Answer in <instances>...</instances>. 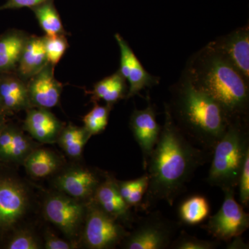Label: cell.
<instances>
[{"mask_svg":"<svg viewBox=\"0 0 249 249\" xmlns=\"http://www.w3.org/2000/svg\"><path fill=\"white\" fill-rule=\"evenodd\" d=\"M209 152L187 138L165 104L164 124L147 162L149 185L141 209L147 211L161 201L173 206L196 170L207 161Z\"/></svg>","mask_w":249,"mask_h":249,"instance_id":"6da1fadb","label":"cell"},{"mask_svg":"<svg viewBox=\"0 0 249 249\" xmlns=\"http://www.w3.org/2000/svg\"><path fill=\"white\" fill-rule=\"evenodd\" d=\"M183 77L212 98L229 123L248 121L249 82L211 43L191 57Z\"/></svg>","mask_w":249,"mask_h":249,"instance_id":"7a4b0ae2","label":"cell"},{"mask_svg":"<svg viewBox=\"0 0 249 249\" xmlns=\"http://www.w3.org/2000/svg\"><path fill=\"white\" fill-rule=\"evenodd\" d=\"M171 95L166 106L174 122L193 143L212 152L230 124L222 108L183 76Z\"/></svg>","mask_w":249,"mask_h":249,"instance_id":"3957f363","label":"cell"},{"mask_svg":"<svg viewBox=\"0 0 249 249\" xmlns=\"http://www.w3.org/2000/svg\"><path fill=\"white\" fill-rule=\"evenodd\" d=\"M206 181L223 191L235 190L247 156L249 155L248 121H234L213 149Z\"/></svg>","mask_w":249,"mask_h":249,"instance_id":"277c9868","label":"cell"},{"mask_svg":"<svg viewBox=\"0 0 249 249\" xmlns=\"http://www.w3.org/2000/svg\"><path fill=\"white\" fill-rule=\"evenodd\" d=\"M179 224L170 220L159 211L140 218L137 227L122 241L125 249H169L179 229Z\"/></svg>","mask_w":249,"mask_h":249,"instance_id":"5b68a950","label":"cell"},{"mask_svg":"<svg viewBox=\"0 0 249 249\" xmlns=\"http://www.w3.org/2000/svg\"><path fill=\"white\" fill-rule=\"evenodd\" d=\"M224 199L218 212L209 218L204 229L216 240L230 242L249 229V215L236 201L235 190L223 191Z\"/></svg>","mask_w":249,"mask_h":249,"instance_id":"8992f818","label":"cell"},{"mask_svg":"<svg viewBox=\"0 0 249 249\" xmlns=\"http://www.w3.org/2000/svg\"><path fill=\"white\" fill-rule=\"evenodd\" d=\"M128 233L119 221L105 212L93 201L88 209L84 232L85 242L88 248H114Z\"/></svg>","mask_w":249,"mask_h":249,"instance_id":"52a82bcc","label":"cell"},{"mask_svg":"<svg viewBox=\"0 0 249 249\" xmlns=\"http://www.w3.org/2000/svg\"><path fill=\"white\" fill-rule=\"evenodd\" d=\"M114 37L120 49V69L119 71L129 83L126 98L128 99L139 95L145 88L158 85L160 78L152 76L145 70L124 37L119 34H116Z\"/></svg>","mask_w":249,"mask_h":249,"instance_id":"ba28073f","label":"cell"},{"mask_svg":"<svg viewBox=\"0 0 249 249\" xmlns=\"http://www.w3.org/2000/svg\"><path fill=\"white\" fill-rule=\"evenodd\" d=\"M145 109H135L131 115L129 127L142 154V165L146 170L149 157L160 138L161 126L157 123V113L148 100Z\"/></svg>","mask_w":249,"mask_h":249,"instance_id":"9c48e42d","label":"cell"},{"mask_svg":"<svg viewBox=\"0 0 249 249\" xmlns=\"http://www.w3.org/2000/svg\"><path fill=\"white\" fill-rule=\"evenodd\" d=\"M211 44L249 82V25L236 29Z\"/></svg>","mask_w":249,"mask_h":249,"instance_id":"30bf717a","label":"cell"},{"mask_svg":"<svg viewBox=\"0 0 249 249\" xmlns=\"http://www.w3.org/2000/svg\"><path fill=\"white\" fill-rule=\"evenodd\" d=\"M47 219L68 237H73L81 224L83 207L75 199L66 196H51L45 204Z\"/></svg>","mask_w":249,"mask_h":249,"instance_id":"8fae6325","label":"cell"},{"mask_svg":"<svg viewBox=\"0 0 249 249\" xmlns=\"http://www.w3.org/2000/svg\"><path fill=\"white\" fill-rule=\"evenodd\" d=\"M52 64L47 63L27 81L28 91L33 107L51 109L58 104L62 84L55 79Z\"/></svg>","mask_w":249,"mask_h":249,"instance_id":"7c38bea8","label":"cell"},{"mask_svg":"<svg viewBox=\"0 0 249 249\" xmlns=\"http://www.w3.org/2000/svg\"><path fill=\"white\" fill-rule=\"evenodd\" d=\"M93 201L105 212L127 227L134 222L133 214L118 189L115 178L106 177L93 194Z\"/></svg>","mask_w":249,"mask_h":249,"instance_id":"4fadbf2b","label":"cell"},{"mask_svg":"<svg viewBox=\"0 0 249 249\" xmlns=\"http://www.w3.org/2000/svg\"><path fill=\"white\" fill-rule=\"evenodd\" d=\"M27 205V194L20 185L11 180L0 181V226L14 225L25 212Z\"/></svg>","mask_w":249,"mask_h":249,"instance_id":"5bb4252c","label":"cell"},{"mask_svg":"<svg viewBox=\"0 0 249 249\" xmlns=\"http://www.w3.org/2000/svg\"><path fill=\"white\" fill-rule=\"evenodd\" d=\"M0 103L1 109L11 112L34 107L29 98L27 82L16 72L0 73Z\"/></svg>","mask_w":249,"mask_h":249,"instance_id":"9a60e30c","label":"cell"},{"mask_svg":"<svg viewBox=\"0 0 249 249\" xmlns=\"http://www.w3.org/2000/svg\"><path fill=\"white\" fill-rule=\"evenodd\" d=\"M24 129L33 138L41 142H53L62 130V124L47 109L31 107L27 109Z\"/></svg>","mask_w":249,"mask_h":249,"instance_id":"2e32d148","label":"cell"},{"mask_svg":"<svg viewBox=\"0 0 249 249\" xmlns=\"http://www.w3.org/2000/svg\"><path fill=\"white\" fill-rule=\"evenodd\" d=\"M101 182L96 174L89 170L77 168L59 177L56 186L71 197L87 199L93 196Z\"/></svg>","mask_w":249,"mask_h":249,"instance_id":"e0dca14e","label":"cell"},{"mask_svg":"<svg viewBox=\"0 0 249 249\" xmlns=\"http://www.w3.org/2000/svg\"><path fill=\"white\" fill-rule=\"evenodd\" d=\"M48 63L44 37L28 36L16 67V74L28 81Z\"/></svg>","mask_w":249,"mask_h":249,"instance_id":"ac0fdd59","label":"cell"},{"mask_svg":"<svg viewBox=\"0 0 249 249\" xmlns=\"http://www.w3.org/2000/svg\"><path fill=\"white\" fill-rule=\"evenodd\" d=\"M28 34L10 29L0 36V73L15 72Z\"/></svg>","mask_w":249,"mask_h":249,"instance_id":"d6986e66","label":"cell"},{"mask_svg":"<svg viewBox=\"0 0 249 249\" xmlns=\"http://www.w3.org/2000/svg\"><path fill=\"white\" fill-rule=\"evenodd\" d=\"M127 91V81L120 72L117 71L96 83L92 91L89 93L91 95V101L93 103L103 100L107 104L114 106L120 100L126 98Z\"/></svg>","mask_w":249,"mask_h":249,"instance_id":"ffe728a7","label":"cell"},{"mask_svg":"<svg viewBox=\"0 0 249 249\" xmlns=\"http://www.w3.org/2000/svg\"><path fill=\"white\" fill-rule=\"evenodd\" d=\"M45 36L67 35L53 0L31 8Z\"/></svg>","mask_w":249,"mask_h":249,"instance_id":"44dd1931","label":"cell"},{"mask_svg":"<svg viewBox=\"0 0 249 249\" xmlns=\"http://www.w3.org/2000/svg\"><path fill=\"white\" fill-rule=\"evenodd\" d=\"M59 165L56 156L45 149L34 150L24 160L27 171L37 178L49 176L57 170Z\"/></svg>","mask_w":249,"mask_h":249,"instance_id":"7402d4cb","label":"cell"},{"mask_svg":"<svg viewBox=\"0 0 249 249\" xmlns=\"http://www.w3.org/2000/svg\"><path fill=\"white\" fill-rule=\"evenodd\" d=\"M210 204L204 196H191L183 201L178 208L180 220L188 225H197L209 217Z\"/></svg>","mask_w":249,"mask_h":249,"instance_id":"603a6c76","label":"cell"},{"mask_svg":"<svg viewBox=\"0 0 249 249\" xmlns=\"http://www.w3.org/2000/svg\"><path fill=\"white\" fill-rule=\"evenodd\" d=\"M85 127L70 125L62 129L58 137L59 143L67 155L71 158H79L85 144L90 139Z\"/></svg>","mask_w":249,"mask_h":249,"instance_id":"cb8c5ba5","label":"cell"},{"mask_svg":"<svg viewBox=\"0 0 249 249\" xmlns=\"http://www.w3.org/2000/svg\"><path fill=\"white\" fill-rule=\"evenodd\" d=\"M113 106H99L94 103V107L83 118L84 127L90 137L101 133L106 129Z\"/></svg>","mask_w":249,"mask_h":249,"instance_id":"d4e9b609","label":"cell"},{"mask_svg":"<svg viewBox=\"0 0 249 249\" xmlns=\"http://www.w3.org/2000/svg\"><path fill=\"white\" fill-rule=\"evenodd\" d=\"M32 151V144L29 139L24 135L22 132L15 129L12 141L3 159L19 161L25 160Z\"/></svg>","mask_w":249,"mask_h":249,"instance_id":"484cf974","label":"cell"},{"mask_svg":"<svg viewBox=\"0 0 249 249\" xmlns=\"http://www.w3.org/2000/svg\"><path fill=\"white\" fill-rule=\"evenodd\" d=\"M43 37L47 60L49 63L55 67L69 48L66 36H45Z\"/></svg>","mask_w":249,"mask_h":249,"instance_id":"4316f807","label":"cell"},{"mask_svg":"<svg viewBox=\"0 0 249 249\" xmlns=\"http://www.w3.org/2000/svg\"><path fill=\"white\" fill-rule=\"evenodd\" d=\"M217 240H201L186 232L181 231L174 239L170 248L171 249H215L220 245Z\"/></svg>","mask_w":249,"mask_h":249,"instance_id":"83f0119b","label":"cell"},{"mask_svg":"<svg viewBox=\"0 0 249 249\" xmlns=\"http://www.w3.org/2000/svg\"><path fill=\"white\" fill-rule=\"evenodd\" d=\"M149 185V178L147 174L136 178L135 185L131 192L126 203L129 207H138L142 205V199L147 192Z\"/></svg>","mask_w":249,"mask_h":249,"instance_id":"f1b7e54d","label":"cell"},{"mask_svg":"<svg viewBox=\"0 0 249 249\" xmlns=\"http://www.w3.org/2000/svg\"><path fill=\"white\" fill-rule=\"evenodd\" d=\"M240 188V204L243 207H249V155L246 157L242 168L238 185Z\"/></svg>","mask_w":249,"mask_h":249,"instance_id":"f546056e","label":"cell"},{"mask_svg":"<svg viewBox=\"0 0 249 249\" xmlns=\"http://www.w3.org/2000/svg\"><path fill=\"white\" fill-rule=\"evenodd\" d=\"M8 249H40V246L34 236L29 232H22L15 236L8 245Z\"/></svg>","mask_w":249,"mask_h":249,"instance_id":"4dcf8cb0","label":"cell"},{"mask_svg":"<svg viewBox=\"0 0 249 249\" xmlns=\"http://www.w3.org/2000/svg\"><path fill=\"white\" fill-rule=\"evenodd\" d=\"M48 0H7L5 4L0 6V11L8 9H20L23 8L35 7Z\"/></svg>","mask_w":249,"mask_h":249,"instance_id":"1f68e13d","label":"cell"},{"mask_svg":"<svg viewBox=\"0 0 249 249\" xmlns=\"http://www.w3.org/2000/svg\"><path fill=\"white\" fill-rule=\"evenodd\" d=\"M45 248L47 249H71L76 248L75 245L49 234L45 238Z\"/></svg>","mask_w":249,"mask_h":249,"instance_id":"d6a6232c","label":"cell"},{"mask_svg":"<svg viewBox=\"0 0 249 249\" xmlns=\"http://www.w3.org/2000/svg\"><path fill=\"white\" fill-rule=\"evenodd\" d=\"M235 240L228 246V249H249L248 245L242 241L240 236L235 237Z\"/></svg>","mask_w":249,"mask_h":249,"instance_id":"836d02e7","label":"cell"},{"mask_svg":"<svg viewBox=\"0 0 249 249\" xmlns=\"http://www.w3.org/2000/svg\"><path fill=\"white\" fill-rule=\"evenodd\" d=\"M2 126V123H1V120H0V133H1V130L3 129Z\"/></svg>","mask_w":249,"mask_h":249,"instance_id":"e575fe53","label":"cell"},{"mask_svg":"<svg viewBox=\"0 0 249 249\" xmlns=\"http://www.w3.org/2000/svg\"><path fill=\"white\" fill-rule=\"evenodd\" d=\"M0 109H1V103H0Z\"/></svg>","mask_w":249,"mask_h":249,"instance_id":"d590c367","label":"cell"}]
</instances>
